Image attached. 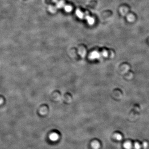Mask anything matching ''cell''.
Wrapping results in <instances>:
<instances>
[{
	"label": "cell",
	"mask_w": 149,
	"mask_h": 149,
	"mask_svg": "<svg viewBox=\"0 0 149 149\" xmlns=\"http://www.w3.org/2000/svg\"><path fill=\"white\" fill-rule=\"evenodd\" d=\"M99 145L98 142H94L92 144V147H94V148H96V149H97L99 147Z\"/></svg>",
	"instance_id": "obj_4"
},
{
	"label": "cell",
	"mask_w": 149,
	"mask_h": 149,
	"mask_svg": "<svg viewBox=\"0 0 149 149\" xmlns=\"http://www.w3.org/2000/svg\"><path fill=\"white\" fill-rule=\"evenodd\" d=\"M58 138V136L56 134H53L50 136V138L52 140H56Z\"/></svg>",
	"instance_id": "obj_2"
},
{
	"label": "cell",
	"mask_w": 149,
	"mask_h": 149,
	"mask_svg": "<svg viewBox=\"0 0 149 149\" xmlns=\"http://www.w3.org/2000/svg\"><path fill=\"white\" fill-rule=\"evenodd\" d=\"M124 148L126 149H131L132 148V144L130 142H126L123 144Z\"/></svg>",
	"instance_id": "obj_1"
},
{
	"label": "cell",
	"mask_w": 149,
	"mask_h": 149,
	"mask_svg": "<svg viewBox=\"0 0 149 149\" xmlns=\"http://www.w3.org/2000/svg\"><path fill=\"white\" fill-rule=\"evenodd\" d=\"M115 137L118 140H120L122 139V136L119 134H116L115 136Z\"/></svg>",
	"instance_id": "obj_3"
},
{
	"label": "cell",
	"mask_w": 149,
	"mask_h": 149,
	"mask_svg": "<svg viewBox=\"0 0 149 149\" xmlns=\"http://www.w3.org/2000/svg\"><path fill=\"white\" fill-rule=\"evenodd\" d=\"M143 145L144 147V148H147V142H143Z\"/></svg>",
	"instance_id": "obj_6"
},
{
	"label": "cell",
	"mask_w": 149,
	"mask_h": 149,
	"mask_svg": "<svg viewBox=\"0 0 149 149\" xmlns=\"http://www.w3.org/2000/svg\"><path fill=\"white\" fill-rule=\"evenodd\" d=\"M134 147H135V148L136 149H140L141 147L140 145L138 142H136V143H135Z\"/></svg>",
	"instance_id": "obj_5"
}]
</instances>
